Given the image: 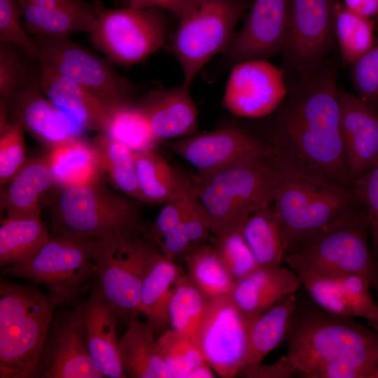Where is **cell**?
<instances>
[{"mask_svg": "<svg viewBox=\"0 0 378 378\" xmlns=\"http://www.w3.org/2000/svg\"><path fill=\"white\" fill-rule=\"evenodd\" d=\"M335 65L298 78L266 128L283 160L351 188L342 140Z\"/></svg>", "mask_w": 378, "mask_h": 378, "instance_id": "cell-1", "label": "cell"}, {"mask_svg": "<svg viewBox=\"0 0 378 378\" xmlns=\"http://www.w3.org/2000/svg\"><path fill=\"white\" fill-rule=\"evenodd\" d=\"M285 341L287 355L302 377L316 378L337 363L360 365L370 375L378 365V334L372 328L316 304L302 306L298 302Z\"/></svg>", "mask_w": 378, "mask_h": 378, "instance_id": "cell-2", "label": "cell"}, {"mask_svg": "<svg viewBox=\"0 0 378 378\" xmlns=\"http://www.w3.org/2000/svg\"><path fill=\"white\" fill-rule=\"evenodd\" d=\"M276 158L278 186L273 205L284 228L288 253L348 218L360 205L351 188L286 162L277 155Z\"/></svg>", "mask_w": 378, "mask_h": 378, "instance_id": "cell-3", "label": "cell"}, {"mask_svg": "<svg viewBox=\"0 0 378 378\" xmlns=\"http://www.w3.org/2000/svg\"><path fill=\"white\" fill-rule=\"evenodd\" d=\"M277 186L276 153L192 178L195 195L208 217L214 236L237 227L251 214L272 204Z\"/></svg>", "mask_w": 378, "mask_h": 378, "instance_id": "cell-4", "label": "cell"}, {"mask_svg": "<svg viewBox=\"0 0 378 378\" xmlns=\"http://www.w3.org/2000/svg\"><path fill=\"white\" fill-rule=\"evenodd\" d=\"M141 203L110 188L103 177L56 187L46 200L55 232L97 239L144 234Z\"/></svg>", "mask_w": 378, "mask_h": 378, "instance_id": "cell-5", "label": "cell"}, {"mask_svg": "<svg viewBox=\"0 0 378 378\" xmlns=\"http://www.w3.org/2000/svg\"><path fill=\"white\" fill-rule=\"evenodd\" d=\"M59 303L34 286L0 281V377L34 378Z\"/></svg>", "mask_w": 378, "mask_h": 378, "instance_id": "cell-6", "label": "cell"}, {"mask_svg": "<svg viewBox=\"0 0 378 378\" xmlns=\"http://www.w3.org/2000/svg\"><path fill=\"white\" fill-rule=\"evenodd\" d=\"M369 235L367 212L360 204L348 218L292 248L284 262L322 274H360L378 293V264Z\"/></svg>", "mask_w": 378, "mask_h": 378, "instance_id": "cell-7", "label": "cell"}, {"mask_svg": "<svg viewBox=\"0 0 378 378\" xmlns=\"http://www.w3.org/2000/svg\"><path fill=\"white\" fill-rule=\"evenodd\" d=\"M251 0H189L178 19L172 50L179 62L183 82L190 86L203 66L218 53H225L236 36L239 21Z\"/></svg>", "mask_w": 378, "mask_h": 378, "instance_id": "cell-8", "label": "cell"}, {"mask_svg": "<svg viewBox=\"0 0 378 378\" xmlns=\"http://www.w3.org/2000/svg\"><path fill=\"white\" fill-rule=\"evenodd\" d=\"M160 250L144 234L96 239L92 247L94 284L118 318L137 315L144 279Z\"/></svg>", "mask_w": 378, "mask_h": 378, "instance_id": "cell-9", "label": "cell"}, {"mask_svg": "<svg viewBox=\"0 0 378 378\" xmlns=\"http://www.w3.org/2000/svg\"><path fill=\"white\" fill-rule=\"evenodd\" d=\"M96 239L54 232L27 258L2 268L1 274L39 284L59 304H64L90 286Z\"/></svg>", "mask_w": 378, "mask_h": 378, "instance_id": "cell-10", "label": "cell"}, {"mask_svg": "<svg viewBox=\"0 0 378 378\" xmlns=\"http://www.w3.org/2000/svg\"><path fill=\"white\" fill-rule=\"evenodd\" d=\"M97 6V15L89 33L94 46L110 61L130 66L165 45L170 30L167 10L130 7L108 9L100 4Z\"/></svg>", "mask_w": 378, "mask_h": 378, "instance_id": "cell-11", "label": "cell"}, {"mask_svg": "<svg viewBox=\"0 0 378 378\" xmlns=\"http://www.w3.org/2000/svg\"><path fill=\"white\" fill-rule=\"evenodd\" d=\"M253 318L237 307L230 295L209 298L196 342L205 361L219 377L234 378L244 370Z\"/></svg>", "mask_w": 378, "mask_h": 378, "instance_id": "cell-12", "label": "cell"}, {"mask_svg": "<svg viewBox=\"0 0 378 378\" xmlns=\"http://www.w3.org/2000/svg\"><path fill=\"white\" fill-rule=\"evenodd\" d=\"M46 59L59 73L83 86L111 109L132 101L134 87L108 60L67 36H31Z\"/></svg>", "mask_w": 378, "mask_h": 378, "instance_id": "cell-13", "label": "cell"}, {"mask_svg": "<svg viewBox=\"0 0 378 378\" xmlns=\"http://www.w3.org/2000/svg\"><path fill=\"white\" fill-rule=\"evenodd\" d=\"M337 0H288V23L283 52L286 66L298 78L326 62L335 42L334 16Z\"/></svg>", "mask_w": 378, "mask_h": 378, "instance_id": "cell-14", "label": "cell"}, {"mask_svg": "<svg viewBox=\"0 0 378 378\" xmlns=\"http://www.w3.org/2000/svg\"><path fill=\"white\" fill-rule=\"evenodd\" d=\"M170 149L204 176L238 162L276 152L265 141L234 124L174 140Z\"/></svg>", "mask_w": 378, "mask_h": 378, "instance_id": "cell-15", "label": "cell"}, {"mask_svg": "<svg viewBox=\"0 0 378 378\" xmlns=\"http://www.w3.org/2000/svg\"><path fill=\"white\" fill-rule=\"evenodd\" d=\"M288 92L281 69L266 59H249L232 66L223 105L235 116L261 118L276 111Z\"/></svg>", "mask_w": 378, "mask_h": 378, "instance_id": "cell-16", "label": "cell"}, {"mask_svg": "<svg viewBox=\"0 0 378 378\" xmlns=\"http://www.w3.org/2000/svg\"><path fill=\"white\" fill-rule=\"evenodd\" d=\"M288 0H253L242 27L225 53V63L267 59L283 53L287 40Z\"/></svg>", "mask_w": 378, "mask_h": 378, "instance_id": "cell-17", "label": "cell"}, {"mask_svg": "<svg viewBox=\"0 0 378 378\" xmlns=\"http://www.w3.org/2000/svg\"><path fill=\"white\" fill-rule=\"evenodd\" d=\"M300 276L302 286L314 303L330 313L361 317L368 326L378 319V304L373 300L369 281L356 274H318L300 265L288 266Z\"/></svg>", "mask_w": 378, "mask_h": 378, "instance_id": "cell-18", "label": "cell"}, {"mask_svg": "<svg viewBox=\"0 0 378 378\" xmlns=\"http://www.w3.org/2000/svg\"><path fill=\"white\" fill-rule=\"evenodd\" d=\"M92 287L87 300L71 312L72 316L104 377L126 378L118 353V314L97 286L93 284Z\"/></svg>", "mask_w": 378, "mask_h": 378, "instance_id": "cell-19", "label": "cell"}, {"mask_svg": "<svg viewBox=\"0 0 378 378\" xmlns=\"http://www.w3.org/2000/svg\"><path fill=\"white\" fill-rule=\"evenodd\" d=\"M102 377L71 313L52 322L34 378Z\"/></svg>", "mask_w": 378, "mask_h": 378, "instance_id": "cell-20", "label": "cell"}, {"mask_svg": "<svg viewBox=\"0 0 378 378\" xmlns=\"http://www.w3.org/2000/svg\"><path fill=\"white\" fill-rule=\"evenodd\" d=\"M344 153L352 184L378 162V111L357 95L339 92Z\"/></svg>", "mask_w": 378, "mask_h": 378, "instance_id": "cell-21", "label": "cell"}, {"mask_svg": "<svg viewBox=\"0 0 378 378\" xmlns=\"http://www.w3.org/2000/svg\"><path fill=\"white\" fill-rule=\"evenodd\" d=\"M159 141L179 139L197 132L198 112L184 82L176 87L153 90L136 102Z\"/></svg>", "mask_w": 378, "mask_h": 378, "instance_id": "cell-22", "label": "cell"}, {"mask_svg": "<svg viewBox=\"0 0 378 378\" xmlns=\"http://www.w3.org/2000/svg\"><path fill=\"white\" fill-rule=\"evenodd\" d=\"M39 62L41 89L53 106L80 127L103 132L112 109L91 92L59 73L46 59Z\"/></svg>", "mask_w": 378, "mask_h": 378, "instance_id": "cell-23", "label": "cell"}, {"mask_svg": "<svg viewBox=\"0 0 378 378\" xmlns=\"http://www.w3.org/2000/svg\"><path fill=\"white\" fill-rule=\"evenodd\" d=\"M43 94L41 80L23 90L8 106L10 122H18L46 151L78 137Z\"/></svg>", "mask_w": 378, "mask_h": 378, "instance_id": "cell-24", "label": "cell"}, {"mask_svg": "<svg viewBox=\"0 0 378 378\" xmlns=\"http://www.w3.org/2000/svg\"><path fill=\"white\" fill-rule=\"evenodd\" d=\"M300 286L299 275L290 267H258L235 282L230 297L245 315L254 318L295 294Z\"/></svg>", "mask_w": 378, "mask_h": 378, "instance_id": "cell-25", "label": "cell"}, {"mask_svg": "<svg viewBox=\"0 0 378 378\" xmlns=\"http://www.w3.org/2000/svg\"><path fill=\"white\" fill-rule=\"evenodd\" d=\"M1 192V209L8 218L41 213L42 196L54 186L47 153L29 159Z\"/></svg>", "mask_w": 378, "mask_h": 378, "instance_id": "cell-26", "label": "cell"}, {"mask_svg": "<svg viewBox=\"0 0 378 378\" xmlns=\"http://www.w3.org/2000/svg\"><path fill=\"white\" fill-rule=\"evenodd\" d=\"M20 7L24 27L33 36L68 37L77 32H90L98 13L97 4L82 0L70 4Z\"/></svg>", "mask_w": 378, "mask_h": 378, "instance_id": "cell-27", "label": "cell"}, {"mask_svg": "<svg viewBox=\"0 0 378 378\" xmlns=\"http://www.w3.org/2000/svg\"><path fill=\"white\" fill-rule=\"evenodd\" d=\"M154 335L150 326L139 321L137 315L129 319L118 344L120 363L127 377L171 378Z\"/></svg>", "mask_w": 378, "mask_h": 378, "instance_id": "cell-28", "label": "cell"}, {"mask_svg": "<svg viewBox=\"0 0 378 378\" xmlns=\"http://www.w3.org/2000/svg\"><path fill=\"white\" fill-rule=\"evenodd\" d=\"M183 274L176 262L160 251L144 279L138 309L145 315L154 334L168 329V309L174 285Z\"/></svg>", "mask_w": 378, "mask_h": 378, "instance_id": "cell-29", "label": "cell"}, {"mask_svg": "<svg viewBox=\"0 0 378 378\" xmlns=\"http://www.w3.org/2000/svg\"><path fill=\"white\" fill-rule=\"evenodd\" d=\"M144 202L164 204L192 190V179L181 175L155 150L134 152Z\"/></svg>", "mask_w": 378, "mask_h": 378, "instance_id": "cell-30", "label": "cell"}, {"mask_svg": "<svg viewBox=\"0 0 378 378\" xmlns=\"http://www.w3.org/2000/svg\"><path fill=\"white\" fill-rule=\"evenodd\" d=\"M298 302L295 293L291 294L253 318L248 356L241 374L260 364L267 354L286 340Z\"/></svg>", "mask_w": 378, "mask_h": 378, "instance_id": "cell-31", "label": "cell"}, {"mask_svg": "<svg viewBox=\"0 0 378 378\" xmlns=\"http://www.w3.org/2000/svg\"><path fill=\"white\" fill-rule=\"evenodd\" d=\"M239 226L260 267L281 265L288 247L281 220L273 204L251 214Z\"/></svg>", "mask_w": 378, "mask_h": 378, "instance_id": "cell-32", "label": "cell"}, {"mask_svg": "<svg viewBox=\"0 0 378 378\" xmlns=\"http://www.w3.org/2000/svg\"><path fill=\"white\" fill-rule=\"evenodd\" d=\"M46 153L55 187L79 186L103 177L91 142L76 137Z\"/></svg>", "mask_w": 378, "mask_h": 378, "instance_id": "cell-33", "label": "cell"}, {"mask_svg": "<svg viewBox=\"0 0 378 378\" xmlns=\"http://www.w3.org/2000/svg\"><path fill=\"white\" fill-rule=\"evenodd\" d=\"M99 167L115 190L129 197L144 202L134 158V152L127 146L99 132L91 141Z\"/></svg>", "mask_w": 378, "mask_h": 378, "instance_id": "cell-34", "label": "cell"}, {"mask_svg": "<svg viewBox=\"0 0 378 378\" xmlns=\"http://www.w3.org/2000/svg\"><path fill=\"white\" fill-rule=\"evenodd\" d=\"M50 234L41 214L27 217L1 218V269L27 258L49 238Z\"/></svg>", "mask_w": 378, "mask_h": 378, "instance_id": "cell-35", "label": "cell"}, {"mask_svg": "<svg viewBox=\"0 0 378 378\" xmlns=\"http://www.w3.org/2000/svg\"><path fill=\"white\" fill-rule=\"evenodd\" d=\"M374 20L348 9L337 2L334 16V31L342 64L351 66L374 44Z\"/></svg>", "mask_w": 378, "mask_h": 378, "instance_id": "cell-36", "label": "cell"}, {"mask_svg": "<svg viewBox=\"0 0 378 378\" xmlns=\"http://www.w3.org/2000/svg\"><path fill=\"white\" fill-rule=\"evenodd\" d=\"M213 235L208 217L196 197L181 223L171 230L159 244L160 252L176 262L192 251L208 244Z\"/></svg>", "mask_w": 378, "mask_h": 378, "instance_id": "cell-37", "label": "cell"}, {"mask_svg": "<svg viewBox=\"0 0 378 378\" xmlns=\"http://www.w3.org/2000/svg\"><path fill=\"white\" fill-rule=\"evenodd\" d=\"M209 298L194 284L188 274H183L174 285L169 304L170 328L196 340L197 330Z\"/></svg>", "mask_w": 378, "mask_h": 378, "instance_id": "cell-38", "label": "cell"}, {"mask_svg": "<svg viewBox=\"0 0 378 378\" xmlns=\"http://www.w3.org/2000/svg\"><path fill=\"white\" fill-rule=\"evenodd\" d=\"M102 133L129 147L134 152L154 150L160 143L136 102H125L112 109Z\"/></svg>", "mask_w": 378, "mask_h": 378, "instance_id": "cell-39", "label": "cell"}, {"mask_svg": "<svg viewBox=\"0 0 378 378\" xmlns=\"http://www.w3.org/2000/svg\"><path fill=\"white\" fill-rule=\"evenodd\" d=\"M188 274L209 298L230 295L235 281L227 270L212 244L197 248L185 258Z\"/></svg>", "mask_w": 378, "mask_h": 378, "instance_id": "cell-40", "label": "cell"}, {"mask_svg": "<svg viewBox=\"0 0 378 378\" xmlns=\"http://www.w3.org/2000/svg\"><path fill=\"white\" fill-rule=\"evenodd\" d=\"M18 47L0 43V106L7 108L14 98L25 89L41 80L40 68L34 71Z\"/></svg>", "mask_w": 378, "mask_h": 378, "instance_id": "cell-41", "label": "cell"}, {"mask_svg": "<svg viewBox=\"0 0 378 378\" xmlns=\"http://www.w3.org/2000/svg\"><path fill=\"white\" fill-rule=\"evenodd\" d=\"M156 342L171 378H186L195 367L206 362L196 340L172 328L162 332Z\"/></svg>", "mask_w": 378, "mask_h": 378, "instance_id": "cell-42", "label": "cell"}, {"mask_svg": "<svg viewBox=\"0 0 378 378\" xmlns=\"http://www.w3.org/2000/svg\"><path fill=\"white\" fill-rule=\"evenodd\" d=\"M212 246L235 282L259 266L244 240L240 226L211 237Z\"/></svg>", "mask_w": 378, "mask_h": 378, "instance_id": "cell-43", "label": "cell"}, {"mask_svg": "<svg viewBox=\"0 0 378 378\" xmlns=\"http://www.w3.org/2000/svg\"><path fill=\"white\" fill-rule=\"evenodd\" d=\"M21 16L18 0H0V43L12 44L32 59L42 60L43 55L22 24Z\"/></svg>", "mask_w": 378, "mask_h": 378, "instance_id": "cell-44", "label": "cell"}, {"mask_svg": "<svg viewBox=\"0 0 378 378\" xmlns=\"http://www.w3.org/2000/svg\"><path fill=\"white\" fill-rule=\"evenodd\" d=\"M0 182L7 184L27 162L24 130L17 122L0 125Z\"/></svg>", "mask_w": 378, "mask_h": 378, "instance_id": "cell-45", "label": "cell"}, {"mask_svg": "<svg viewBox=\"0 0 378 378\" xmlns=\"http://www.w3.org/2000/svg\"><path fill=\"white\" fill-rule=\"evenodd\" d=\"M350 77L357 96L378 111V43L351 65Z\"/></svg>", "mask_w": 378, "mask_h": 378, "instance_id": "cell-46", "label": "cell"}, {"mask_svg": "<svg viewBox=\"0 0 378 378\" xmlns=\"http://www.w3.org/2000/svg\"><path fill=\"white\" fill-rule=\"evenodd\" d=\"M351 190L367 212L371 248L378 260V162L354 182Z\"/></svg>", "mask_w": 378, "mask_h": 378, "instance_id": "cell-47", "label": "cell"}, {"mask_svg": "<svg viewBox=\"0 0 378 378\" xmlns=\"http://www.w3.org/2000/svg\"><path fill=\"white\" fill-rule=\"evenodd\" d=\"M195 197L192 188L186 194L164 202L153 222L147 224L144 235L159 246L162 239L183 219Z\"/></svg>", "mask_w": 378, "mask_h": 378, "instance_id": "cell-48", "label": "cell"}, {"mask_svg": "<svg viewBox=\"0 0 378 378\" xmlns=\"http://www.w3.org/2000/svg\"><path fill=\"white\" fill-rule=\"evenodd\" d=\"M246 378H291L299 376L288 355H284L272 364L262 362L240 374Z\"/></svg>", "mask_w": 378, "mask_h": 378, "instance_id": "cell-49", "label": "cell"}, {"mask_svg": "<svg viewBox=\"0 0 378 378\" xmlns=\"http://www.w3.org/2000/svg\"><path fill=\"white\" fill-rule=\"evenodd\" d=\"M127 7L136 9L161 8L167 10L178 20L189 0H124Z\"/></svg>", "mask_w": 378, "mask_h": 378, "instance_id": "cell-50", "label": "cell"}, {"mask_svg": "<svg viewBox=\"0 0 378 378\" xmlns=\"http://www.w3.org/2000/svg\"><path fill=\"white\" fill-rule=\"evenodd\" d=\"M343 5L351 11L369 19L378 17V0H343Z\"/></svg>", "mask_w": 378, "mask_h": 378, "instance_id": "cell-51", "label": "cell"}, {"mask_svg": "<svg viewBox=\"0 0 378 378\" xmlns=\"http://www.w3.org/2000/svg\"><path fill=\"white\" fill-rule=\"evenodd\" d=\"M216 373L211 366L206 362H204L195 367L186 378H214Z\"/></svg>", "mask_w": 378, "mask_h": 378, "instance_id": "cell-52", "label": "cell"}, {"mask_svg": "<svg viewBox=\"0 0 378 378\" xmlns=\"http://www.w3.org/2000/svg\"><path fill=\"white\" fill-rule=\"evenodd\" d=\"M378 264V260H377ZM378 334V319L373 323L369 326Z\"/></svg>", "mask_w": 378, "mask_h": 378, "instance_id": "cell-53", "label": "cell"}, {"mask_svg": "<svg viewBox=\"0 0 378 378\" xmlns=\"http://www.w3.org/2000/svg\"><path fill=\"white\" fill-rule=\"evenodd\" d=\"M370 378H378V365L376 367V368L372 372Z\"/></svg>", "mask_w": 378, "mask_h": 378, "instance_id": "cell-54", "label": "cell"}, {"mask_svg": "<svg viewBox=\"0 0 378 378\" xmlns=\"http://www.w3.org/2000/svg\"><path fill=\"white\" fill-rule=\"evenodd\" d=\"M374 21L376 25V30H378V17L374 20Z\"/></svg>", "mask_w": 378, "mask_h": 378, "instance_id": "cell-55", "label": "cell"}]
</instances>
